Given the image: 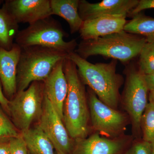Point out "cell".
<instances>
[{
    "label": "cell",
    "mask_w": 154,
    "mask_h": 154,
    "mask_svg": "<svg viewBox=\"0 0 154 154\" xmlns=\"http://www.w3.org/2000/svg\"><path fill=\"white\" fill-rule=\"evenodd\" d=\"M138 67L144 75L154 71V42H146L139 54Z\"/></svg>",
    "instance_id": "21"
},
{
    "label": "cell",
    "mask_w": 154,
    "mask_h": 154,
    "mask_svg": "<svg viewBox=\"0 0 154 154\" xmlns=\"http://www.w3.org/2000/svg\"><path fill=\"white\" fill-rule=\"evenodd\" d=\"M127 21L124 28L128 33L142 36L146 42H154V18L139 13Z\"/></svg>",
    "instance_id": "19"
},
{
    "label": "cell",
    "mask_w": 154,
    "mask_h": 154,
    "mask_svg": "<svg viewBox=\"0 0 154 154\" xmlns=\"http://www.w3.org/2000/svg\"><path fill=\"white\" fill-rule=\"evenodd\" d=\"M17 73V93L34 82H44L57 64L69 54L51 48L35 46L21 48Z\"/></svg>",
    "instance_id": "4"
},
{
    "label": "cell",
    "mask_w": 154,
    "mask_h": 154,
    "mask_svg": "<svg viewBox=\"0 0 154 154\" xmlns=\"http://www.w3.org/2000/svg\"><path fill=\"white\" fill-rule=\"evenodd\" d=\"M38 125L52 143L57 153L70 154L73 143L63 121L44 95L42 113Z\"/></svg>",
    "instance_id": "9"
},
{
    "label": "cell",
    "mask_w": 154,
    "mask_h": 154,
    "mask_svg": "<svg viewBox=\"0 0 154 154\" xmlns=\"http://www.w3.org/2000/svg\"><path fill=\"white\" fill-rule=\"evenodd\" d=\"M152 150L150 143L143 140L135 143L126 154H152Z\"/></svg>",
    "instance_id": "24"
},
{
    "label": "cell",
    "mask_w": 154,
    "mask_h": 154,
    "mask_svg": "<svg viewBox=\"0 0 154 154\" xmlns=\"http://www.w3.org/2000/svg\"><path fill=\"white\" fill-rule=\"evenodd\" d=\"M146 42L142 36L123 30L94 39L82 40L75 52L86 60L92 56L101 55L127 63L139 55Z\"/></svg>",
    "instance_id": "3"
},
{
    "label": "cell",
    "mask_w": 154,
    "mask_h": 154,
    "mask_svg": "<svg viewBox=\"0 0 154 154\" xmlns=\"http://www.w3.org/2000/svg\"><path fill=\"white\" fill-rule=\"evenodd\" d=\"M21 48L14 43L10 50L0 47V80L3 93L9 101L17 93V73Z\"/></svg>",
    "instance_id": "12"
},
{
    "label": "cell",
    "mask_w": 154,
    "mask_h": 154,
    "mask_svg": "<svg viewBox=\"0 0 154 154\" xmlns=\"http://www.w3.org/2000/svg\"><path fill=\"white\" fill-rule=\"evenodd\" d=\"M19 135V130L0 105V138L16 137Z\"/></svg>",
    "instance_id": "22"
},
{
    "label": "cell",
    "mask_w": 154,
    "mask_h": 154,
    "mask_svg": "<svg viewBox=\"0 0 154 154\" xmlns=\"http://www.w3.org/2000/svg\"><path fill=\"white\" fill-rule=\"evenodd\" d=\"M80 0H50L52 15H57L69 24L72 34L79 32L84 21L79 14Z\"/></svg>",
    "instance_id": "16"
},
{
    "label": "cell",
    "mask_w": 154,
    "mask_h": 154,
    "mask_svg": "<svg viewBox=\"0 0 154 154\" xmlns=\"http://www.w3.org/2000/svg\"><path fill=\"white\" fill-rule=\"evenodd\" d=\"M126 82L123 95L125 107L129 114L135 130L141 129V120L148 104L149 90L144 75L134 65L130 64L125 70Z\"/></svg>",
    "instance_id": "7"
},
{
    "label": "cell",
    "mask_w": 154,
    "mask_h": 154,
    "mask_svg": "<svg viewBox=\"0 0 154 154\" xmlns=\"http://www.w3.org/2000/svg\"><path fill=\"white\" fill-rule=\"evenodd\" d=\"M73 154H119L124 147L123 139H111L95 134L77 140Z\"/></svg>",
    "instance_id": "15"
},
{
    "label": "cell",
    "mask_w": 154,
    "mask_h": 154,
    "mask_svg": "<svg viewBox=\"0 0 154 154\" xmlns=\"http://www.w3.org/2000/svg\"><path fill=\"white\" fill-rule=\"evenodd\" d=\"M144 77L149 91L154 89V71L151 73L144 75Z\"/></svg>",
    "instance_id": "28"
},
{
    "label": "cell",
    "mask_w": 154,
    "mask_h": 154,
    "mask_svg": "<svg viewBox=\"0 0 154 154\" xmlns=\"http://www.w3.org/2000/svg\"><path fill=\"white\" fill-rule=\"evenodd\" d=\"M21 134L31 154H55L52 143L38 125L22 132Z\"/></svg>",
    "instance_id": "17"
},
{
    "label": "cell",
    "mask_w": 154,
    "mask_h": 154,
    "mask_svg": "<svg viewBox=\"0 0 154 154\" xmlns=\"http://www.w3.org/2000/svg\"><path fill=\"white\" fill-rule=\"evenodd\" d=\"M138 2L139 0H103L91 3L86 0H80L79 14L83 21L105 15L128 17Z\"/></svg>",
    "instance_id": "11"
},
{
    "label": "cell",
    "mask_w": 154,
    "mask_h": 154,
    "mask_svg": "<svg viewBox=\"0 0 154 154\" xmlns=\"http://www.w3.org/2000/svg\"><path fill=\"white\" fill-rule=\"evenodd\" d=\"M152 154H154V147L153 148Z\"/></svg>",
    "instance_id": "30"
},
{
    "label": "cell",
    "mask_w": 154,
    "mask_h": 154,
    "mask_svg": "<svg viewBox=\"0 0 154 154\" xmlns=\"http://www.w3.org/2000/svg\"><path fill=\"white\" fill-rule=\"evenodd\" d=\"M143 140L154 147V105L149 102L141 120Z\"/></svg>",
    "instance_id": "20"
},
{
    "label": "cell",
    "mask_w": 154,
    "mask_h": 154,
    "mask_svg": "<svg viewBox=\"0 0 154 154\" xmlns=\"http://www.w3.org/2000/svg\"><path fill=\"white\" fill-rule=\"evenodd\" d=\"M4 1L0 0V5ZM19 25L4 7L0 8V47L7 50L13 47L19 33Z\"/></svg>",
    "instance_id": "18"
},
{
    "label": "cell",
    "mask_w": 154,
    "mask_h": 154,
    "mask_svg": "<svg viewBox=\"0 0 154 154\" xmlns=\"http://www.w3.org/2000/svg\"><path fill=\"white\" fill-rule=\"evenodd\" d=\"M67 57L75 64L80 79L102 102L116 109L119 102V90L123 83L122 76L116 72L117 60L108 63H92L75 51Z\"/></svg>",
    "instance_id": "1"
},
{
    "label": "cell",
    "mask_w": 154,
    "mask_h": 154,
    "mask_svg": "<svg viewBox=\"0 0 154 154\" xmlns=\"http://www.w3.org/2000/svg\"><path fill=\"white\" fill-rule=\"evenodd\" d=\"M66 36L60 24L51 17L19 30L15 43L21 48L38 45L60 50L69 54L75 51L78 44L75 39L65 41Z\"/></svg>",
    "instance_id": "5"
},
{
    "label": "cell",
    "mask_w": 154,
    "mask_h": 154,
    "mask_svg": "<svg viewBox=\"0 0 154 154\" xmlns=\"http://www.w3.org/2000/svg\"><path fill=\"white\" fill-rule=\"evenodd\" d=\"M149 101L154 105V89H151L149 91Z\"/></svg>",
    "instance_id": "29"
},
{
    "label": "cell",
    "mask_w": 154,
    "mask_h": 154,
    "mask_svg": "<svg viewBox=\"0 0 154 154\" xmlns=\"http://www.w3.org/2000/svg\"><path fill=\"white\" fill-rule=\"evenodd\" d=\"M126 16L105 15L84 21L79 31L82 40L94 39L124 30Z\"/></svg>",
    "instance_id": "13"
},
{
    "label": "cell",
    "mask_w": 154,
    "mask_h": 154,
    "mask_svg": "<svg viewBox=\"0 0 154 154\" xmlns=\"http://www.w3.org/2000/svg\"><path fill=\"white\" fill-rule=\"evenodd\" d=\"M2 6L19 24L30 25L52 16L50 0H6Z\"/></svg>",
    "instance_id": "10"
},
{
    "label": "cell",
    "mask_w": 154,
    "mask_h": 154,
    "mask_svg": "<svg viewBox=\"0 0 154 154\" xmlns=\"http://www.w3.org/2000/svg\"><path fill=\"white\" fill-rule=\"evenodd\" d=\"M63 69L68 85L63 122L70 137L79 140L86 138L89 131L90 114L87 94L75 64L67 57L64 60Z\"/></svg>",
    "instance_id": "2"
},
{
    "label": "cell",
    "mask_w": 154,
    "mask_h": 154,
    "mask_svg": "<svg viewBox=\"0 0 154 154\" xmlns=\"http://www.w3.org/2000/svg\"><path fill=\"white\" fill-rule=\"evenodd\" d=\"M10 143L11 154H29L22 134L16 137H11Z\"/></svg>",
    "instance_id": "23"
},
{
    "label": "cell",
    "mask_w": 154,
    "mask_h": 154,
    "mask_svg": "<svg viewBox=\"0 0 154 154\" xmlns=\"http://www.w3.org/2000/svg\"><path fill=\"white\" fill-rule=\"evenodd\" d=\"M44 96V82H34L10 100L8 115L18 130L29 129L33 122L40 118Z\"/></svg>",
    "instance_id": "6"
},
{
    "label": "cell",
    "mask_w": 154,
    "mask_h": 154,
    "mask_svg": "<svg viewBox=\"0 0 154 154\" xmlns=\"http://www.w3.org/2000/svg\"><path fill=\"white\" fill-rule=\"evenodd\" d=\"M153 8H154V0H140L128 16L132 17L144 10Z\"/></svg>",
    "instance_id": "25"
},
{
    "label": "cell",
    "mask_w": 154,
    "mask_h": 154,
    "mask_svg": "<svg viewBox=\"0 0 154 154\" xmlns=\"http://www.w3.org/2000/svg\"><path fill=\"white\" fill-rule=\"evenodd\" d=\"M57 154H59V153H57Z\"/></svg>",
    "instance_id": "31"
},
{
    "label": "cell",
    "mask_w": 154,
    "mask_h": 154,
    "mask_svg": "<svg viewBox=\"0 0 154 154\" xmlns=\"http://www.w3.org/2000/svg\"><path fill=\"white\" fill-rule=\"evenodd\" d=\"M11 138H0V154H11Z\"/></svg>",
    "instance_id": "26"
},
{
    "label": "cell",
    "mask_w": 154,
    "mask_h": 154,
    "mask_svg": "<svg viewBox=\"0 0 154 154\" xmlns=\"http://www.w3.org/2000/svg\"><path fill=\"white\" fill-rule=\"evenodd\" d=\"M9 103L10 101L6 98L3 93L2 86L0 80V105L8 115L9 114Z\"/></svg>",
    "instance_id": "27"
},
{
    "label": "cell",
    "mask_w": 154,
    "mask_h": 154,
    "mask_svg": "<svg viewBox=\"0 0 154 154\" xmlns=\"http://www.w3.org/2000/svg\"><path fill=\"white\" fill-rule=\"evenodd\" d=\"M88 96L90 114L94 129L100 133L114 136L124 129L126 118L123 113L103 103L90 88Z\"/></svg>",
    "instance_id": "8"
},
{
    "label": "cell",
    "mask_w": 154,
    "mask_h": 154,
    "mask_svg": "<svg viewBox=\"0 0 154 154\" xmlns=\"http://www.w3.org/2000/svg\"><path fill=\"white\" fill-rule=\"evenodd\" d=\"M63 60L57 64L43 82L44 95L51 102L63 121L64 104L68 89L67 81L63 72Z\"/></svg>",
    "instance_id": "14"
}]
</instances>
